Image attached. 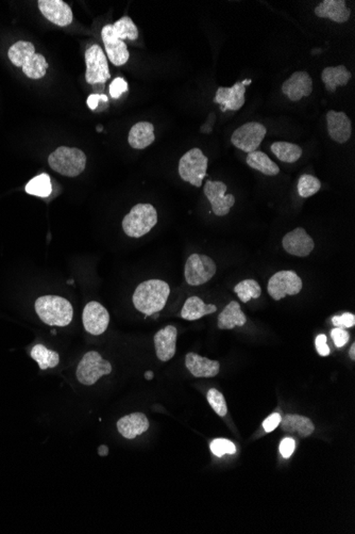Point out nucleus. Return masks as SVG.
Returning a JSON list of instances; mask_svg holds the SVG:
<instances>
[{
	"label": "nucleus",
	"instance_id": "obj_12",
	"mask_svg": "<svg viewBox=\"0 0 355 534\" xmlns=\"http://www.w3.org/2000/svg\"><path fill=\"white\" fill-rule=\"evenodd\" d=\"M82 321L87 333L95 336L102 335L108 329L110 314L100 303L93 301L85 305Z\"/></svg>",
	"mask_w": 355,
	"mask_h": 534
},
{
	"label": "nucleus",
	"instance_id": "obj_14",
	"mask_svg": "<svg viewBox=\"0 0 355 534\" xmlns=\"http://www.w3.org/2000/svg\"><path fill=\"white\" fill-rule=\"evenodd\" d=\"M38 9L50 23L66 27L73 23V11L63 0H38Z\"/></svg>",
	"mask_w": 355,
	"mask_h": 534
},
{
	"label": "nucleus",
	"instance_id": "obj_16",
	"mask_svg": "<svg viewBox=\"0 0 355 534\" xmlns=\"http://www.w3.org/2000/svg\"><path fill=\"white\" fill-rule=\"evenodd\" d=\"M102 36L106 56L110 59L111 63H113L115 67H122L124 64L127 63L130 58L127 44L112 34L110 24L106 25L102 28Z\"/></svg>",
	"mask_w": 355,
	"mask_h": 534
},
{
	"label": "nucleus",
	"instance_id": "obj_6",
	"mask_svg": "<svg viewBox=\"0 0 355 534\" xmlns=\"http://www.w3.org/2000/svg\"><path fill=\"white\" fill-rule=\"evenodd\" d=\"M112 372V365L96 351L85 353L76 370L77 380L83 385L92 386L102 376Z\"/></svg>",
	"mask_w": 355,
	"mask_h": 534
},
{
	"label": "nucleus",
	"instance_id": "obj_1",
	"mask_svg": "<svg viewBox=\"0 0 355 534\" xmlns=\"http://www.w3.org/2000/svg\"><path fill=\"white\" fill-rule=\"evenodd\" d=\"M170 285L161 279L143 281L133 293V304L139 312L146 316L161 312L170 297Z\"/></svg>",
	"mask_w": 355,
	"mask_h": 534
},
{
	"label": "nucleus",
	"instance_id": "obj_42",
	"mask_svg": "<svg viewBox=\"0 0 355 534\" xmlns=\"http://www.w3.org/2000/svg\"><path fill=\"white\" fill-rule=\"evenodd\" d=\"M296 448V442L293 438H286L280 444V452L284 459H290Z\"/></svg>",
	"mask_w": 355,
	"mask_h": 534
},
{
	"label": "nucleus",
	"instance_id": "obj_8",
	"mask_svg": "<svg viewBox=\"0 0 355 534\" xmlns=\"http://www.w3.org/2000/svg\"><path fill=\"white\" fill-rule=\"evenodd\" d=\"M304 283L301 277L292 270L277 272L268 281L269 296L275 301H280L286 296H296L302 290Z\"/></svg>",
	"mask_w": 355,
	"mask_h": 534
},
{
	"label": "nucleus",
	"instance_id": "obj_30",
	"mask_svg": "<svg viewBox=\"0 0 355 534\" xmlns=\"http://www.w3.org/2000/svg\"><path fill=\"white\" fill-rule=\"evenodd\" d=\"M271 151L279 160L286 163L297 162L302 156L301 147L294 143L284 142V141L273 143Z\"/></svg>",
	"mask_w": 355,
	"mask_h": 534
},
{
	"label": "nucleus",
	"instance_id": "obj_7",
	"mask_svg": "<svg viewBox=\"0 0 355 534\" xmlns=\"http://www.w3.org/2000/svg\"><path fill=\"white\" fill-rule=\"evenodd\" d=\"M216 269L212 258L201 254H192L186 260L184 268L186 283L191 286L205 284L216 275Z\"/></svg>",
	"mask_w": 355,
	"mask_h": 534
},
{
	"label": "nucleus",
	"instance_id": "obj_40",
	"mask_svg": "<svg viewBox=\"0 0 355 534\" xmlns=\"http://www.w3.org/2000/svg\"><path fill=\"white\" fill-rule=\"evenodd\" d=\"M127 91L128 83L124 78L117 77V78L114 79V81H112V83H111L110 95L111 97H113L115 100L119 98V97L122 96L124 93L127 92Z\"/></svg>",
	"mask_w": 355,
	"mask_h": 534
},
{
	"label": "nucleus",
	"instance_id": "obj_18",
	"mask_svg": "<svg viewBox=\"0 0 355 534\" xmlns=\"http://www.w3.org/2000/svg\"><path fill=\"white\" fill-rule=\"evenodd\" d=\"M246 87L242 83H236L231 88L220 87L215 95L214 102L222 106V111H238L245 105Z\"/></svg>",
	"mask_w": 355,
	"mask_h": 534
},
{
	"label": "nucleus",
	"instance_id": "obj_31",
	"mask_svg": "<svg viewBox=\"0 0 355 534\" xmlns=\"http://www.w3.org/2000/svg\"><path fill=\"white\" fill-rule=\"evenodd\" d=\"M31 357L38 363L41 370L54 368L60 363L59 354L54 351L49 350L45 345H36L33 347L32 351H31Z\"/></svg>",
	"mask_w": 355,
	"mask_h": 534
},
{
	"label": "nucleus",
	"instance_id": "obj_41",
	"mask_svg": "<svg viewBox=\"0 0 355 534\" xmlns=\"http://www.w3.org/2000/svg\"><path fill=\"white\" fill-rule=\"evenodd\" d=\"M332 339L334 341L335 347L343 348L349 343L350 341V335L346 330L339 329V328H335V329L331 331Z\"/></svg>",
	"mask_w": 355,
	"mask_h": 534
},
{
	"label": "nucleus",
	"instance_id": "obj_39",
	"mask_svg": "<svg viewBox=\"0 0 355 534\" xmlns=\"http://www.w3.org/2000/svg\"><path fill=\"white\" fill-rule=\"evenodd\" d=\"M332 323L339 329H350L355 325V316L351 312H343L341 316L332 318Z\"/></svg>",
	"mask_w": 355,
	"mask_h": 534
},
{
	"label": "nucleus",
	"instance_id": "obj_38",
	"mask_svg": "<svg viewBox=\"0 0 355 534\" xmlns=\"http://www.w3.org/2000/svg\"><path fill=\"white\" fill-rule=\"evenodd\" d=\"M211 451L215 454V456L221 458L225 454H234L236 452V445L228 440H224V438H218L215 440L214 442L211 444Z\"/></svg>",
	"mask_w": 355,
	"mask_h": 534
},
{
	"label": "nucleus",
	"instance_id": "obj_44",
	"mask_svg": "<svg viewBox=\"0 0 355 534\" xmlns=\"http://www.w3.org/2000/svg\"><path fill=\"white\" fill-rule=\"evenodd\" d=\"M316 350H317L318 354L320 356H328L330 355V348L327 345V336L325 334H320L317 336V339L315 341Z\"/></svg>",
	"mask_w": 355,
	"mask_h": 534
},
{
	"label": "nucleus",
	"instance_id": "obj_45",
	"mask_svg": "<svg viewBox=\"0 0 355 534\" xmlns=\"http://www.w3.org/2000/svg\"><path fill=\"white\" fill-rule=\"evenodd\" d=\"M100 100H104V102H108V97L106 96V95H100V94H92L89 96V98H87V106H89V108L91 109V110H96L97 107H98V103L100 102Z\"/></svg>",
	"mask_w": 355,
	"mask_h": 534
},
{
	"label": "nucleus",
	"instance_id": "obj_17",
	"mask_svg": "<svg viewBox=\"0 0 355 534\" xmlns=\"http://www.w3.org/2000/svg\"><path fill=\"white\" fill-rule=\"evenodd\" d=\"M327 123L328 133L333 141L339 145L349 141L352 135V124L345 112H336L334 110L328 112Z\"/></svg>",
	"mask_w": 355,
	"mask_h": 534
},
{
	"label": "nucleus",
	"instance_id": "obj_23",
	"mask_svg": "<svg viewBox=\"0 0 355 534\" xmlns=\"http://www.w3.org/2000/svg\"><path fill=\"white\" fill-rule=\"evenodd\" d=\"M154 127L149 122H139L130 129L128 142L132 149H144L154 142Z\"/></svg>",
	"mask_w": 355,
	"mask_h": 534
},
{
	"label": "nucleus",
	"instance_id": "obj_26",
	"mask_svg": "<svg viewBox=\"0 0 355 534\" xmlns=\"http://www.w3.org/2000/svg\"><path fill=\"white\" fill-rule=\"evenodd\" d=\"M217 308L213 304H205L201 298L194 296L188 298L184 303L181 310V317L188 321L201 319L207 314H214Z\"/></svg>",
	"mask_w": 355,
	"mask_h": 534
},
{
	"label": "nucleus",
	"instance_id": "obj_9",
	"mask_svg": "<svg viewBox=\"0 0 355 534\" xmlns=\"http://www.w3.org/2000/svg\"><path fill=\"white\" fill-rule=\"evenodd\" d=\"M267 134L263 124L249 122L238 127L231 137V142L240 151L247 154L257 151Z\"/></svg>",
	"mask_w": 355,
	"mask_h": 534
},
{
	"label": "nucleus",
	"instance_id": "obj_29",
	"mask_svg": "<svg viewBox=\"0 0 355 534\" xmlns=\"http://www.w3.org/2000/svg\"><path fill=\"white\" fill-rule=\"evenodd\" d=\"M23 72L31 79L43 78L46 75L48 63L46 58L41 54H31L27 56L23 64Z\"/></svg>",
	"mask_w": 355,
	"mask_h": 534
},
{
	"label": "nucleus",
	"instance_id": "obj_10",
	"mask_svg": "<svg viewBox=\"0 0 355 534\" xmlns=\"http://www.w3.org/2000/svg\"><path fill=\"white\" fill-rule=\"evenodd\" d=\"M85 63H87L85 81L87 83L93 85L97 83H104L111 78L108 59L100 46H91L85 52Z\"/></svg>",
	"mask_w": 355,
	"mask_h": 534
},
{
	"label": "nucleus",
	"instance_id": "obj_35",
	"mask_svg": "<svg viewBox=\"0 0 355 534\" xmlns=\"http://www.w3.org/2000/svg\"><path fill=\"white\" fill-rule=\"evenodd\" d=\"M234 292L242 302H249L252 299H257L261 297L262 289L259 283L254 279H245L240 281L234 287Z\"/></svg>",
	"mask_w": 355,
	"mask_h": 534
},
{
	"label": "nucleus",
	"instance_id": "obj_11",
	"mask_svg": "<svg viewBox=\"0 0 355 534\" xmlns=\"http://www.w3.org/2000/svg\"><path fill=\"white\" fill-rule=\"evenodd\" d=\"M203 191L212 206L213 213L218 217L228 215L231 209L236 204L234 195L226 194L227 184L222 182L207 180L205 182Z\"/></svg>",
	"mask_w": 355,
	"mask_h": 534
},
{
	"label": "nucleus",
	"instance_id": "obj_19",
	"mask_svg": "<svg viewBox=\"0 0 355 534\" xmlns=\"http://www.w3.org/2000/svg\"><path fill=\"white\" fill-rule=\"evenodd\" d=\"M176 328L172 325L165 326L154 335V347L157 356L161 362H168L176 354Z\"/></svg>",
	"mask_w": 355,
	"mask_h": 534
},
{
	"label": "nucleus",
	"instance_id": "obj_34",
	"mask_svg": "<svg viewBox=\"0 0 355 534\" xmlns=\"http://www.w3.org/2000/svg\"><path fill=\"white\" fill-rule=\"evenodd\" d=\"M31 54H36V47L32 43L27 42V41H19L13 44L8 52L10 61L12 62L17 67H23L27 56Z\"/></svg>",
	"mask_w": 355,
	"mask_h": 534
},
{
	"label": "nucleus",
	"instance_id": "obj_48",
	"mask_svg": "<svg viewBox=\"0 0 355 534\" xmlns=\"http://www.w3.org/2000/svg\"><path fill=\"white\" fill-rule=\"evenodd\" d=\"M242 83L246 87V85H250V83H251V81H250V79H246V81H242Z\"/></svg>",
	"mask_w": 355,
	"mask_h": 534
},
{
	"label": "nucleus",
	"instance_id": "obj_27",
	"mask_svg": "<svg viewBox=\"0 0 355 534\" xmlns=\"http://www.w3.org/2000/svg\"><path fill=\"white\" fill-rule=\"evenodd\" d=\"M321 79L329 92L334 93L337 87L348 85L351 79V73L343 65L335 67H325L321 73Z\"/></svg>",
	"mask_w": 355,
	"mask_h": 534
},
{
	"label": "nucleus",
	"instance_id": "obj_28",
	"mask_svg": "<svg viewBox=\"0 0 355 534\" xmlns=\"http://www.w3.org/2000/svg\"><path fill=\"white\" fill-rule=\"evenodd\" d=\"M246 162L250 168L259 171L264 175L275 176L280 173L278 164L273 162L264 151H254L249 153L246 158Z\"/></svg>",
	"mask_w": 355,
	"mask_h": 534
},
{
	"label": "nucleus",
	"instance_id": "obj_22",
	"mask_svg": "<svg viewBox=\"0 0 355 534\" xmlns=\"http://www.w3.org/2000/svg\"><path fill=\"white\" fill-rule=\"evenodd\" d=\"M314 12L316 17L331 19L337 24L346 23L351 14L345 0H323L315 8Z\"/></svg>",
	"mask_w": 355,
	"mask_h": 534
},
{
	"label": "nucleus",
	"instance_id": "obj_21",
	"mask_svg": "<svg viewBox=\"0 0 355 534\" xmlns=\"http://www.w3.org/2000/svg\"><path fill=\"white\" fill-rule=\"evenodd\" d=\"M148 429V418L143 413H132L117 421L118 432L127 440H133Z\"/></svg>",
	"mask_w": 355,
	"mask_h": 534
},
{
	"label": "nucleus",
	"instance_id": "obj_3",
	"mask_svg": "<svg viewBox=\"0 0 355 534\" xmlns=\"http://www.w3.org/2000/svg\"><path fill=\"white\" fill-rule=\"evenodd\" d=\"M50 168L61 175L76 178L87 166V156L76 147H60L48 157Z\"/></svg>",
	"mask_w": 355,
	"mask_h": 534
},
{
	"label": "nucleus",
	"instance_id": "obj_4",
	"mask_svg": "<svg viewBox=\"0 0 355 534\" xmlns=\"http://www.w3.org/2000/svg\"><path fill=\"white\" fill-rule=\"evenodd\" d=\"M158 223V213L150 204H137L124 217L123 230L127 236L141 238Z\"/></svg>",
	"mask_w": 355,
	"mask_h": 534
},
{
	"label": "nucleus",
	"instance_id": "obj_20",
	"mask_svg": "<svg viewBox=\"0 0 355 534\" xmlns=\"http://www.w3.org/2000/svg\"><path fill=\"white\" fill-rule=\"evenodd\" d=\"M185 366L195 378H214L220 370L218 361H212L196 353L186 354Z\"/></svg>",
	"mask_w": 355,
	"mask_h": 534
},
{
	"label": "nucleus",
	"instance_id": "obj_46",
	"mask_svg": "<svg viewBox=\"0 0 355 534\" xmlns=\"http://www.w3.org/2000/svg\"><path fill=\"white\" fill-rule=\"evenodd\" d=\"M349 356H350V359H352V361H354L355 359V343H352L350 347V350H349Z\"/></svg>",
	"mask_w": 355,
	"mask_h": 534
},
{
	"label": "nucleus",
	"instance_id": "obj_47",
	"mask_svg": "<svg viewBox=\"0 0 355 534\" xmlns=\"http://www.w3.org/2000/svg\"><path fill=\"white\" fill-rule=\"evenodd\" d=\"M145 376H146L147 380H151V378H153V372H147L146 374H145Z\"/></svg>",
	"mask_w": 355,
	"mask_h": 534
},
{
	"label": "nucleus",
	"instance_id": "obj_15",
	"mask_svg": "<svg viewBox=\"0 0 355 534\" xmlns=\"http://www.w3.org/2000/svg\"><path fill=\"white\" fill-rule=\"evenodd\" d=\"M283 94L293 102H298L313 92V81L306 72H295L282 85Z\"/></svg>",
	"mask_w": 355,
	"mask_h": 534
},
{
	"label": "nucleus",
	"instance_id": "obj_43",
	"mask_svg": "<svg viewBox=\"0 0 355 534\" xmlns=\"http://www.w3.org/2000/svg\"><path fill=\"white\" fill-rule=\"evenodd\" d=\"M281 415L278 413L273 414L268 418H266L263 423L264 430L267 433L273 432L275 429L278 428L279 425L281 423Z\"/></svg>",
	"mask_w": 355,
	"mask_h": 534
},
{
	"label": "nucleus",
	"instance_id": "obj_2",
	"mask_svg": "<svg viewBox=\"0 0 355 534\" xmlns=\"http://www.w3.org/2000/svg\"><path fill=\"white\" fill-rule=\"evenodd\" d=\"M36 312L44 323L50 326H66L73 317V305L59 296H43L36 301Z\"/></svg>",
	"mask_w": 355,
	"mask_h": 534
},
{
	"label": "nucleus",
	"instance_id": "obj_36",
	"mask_svg": "<svg viewBox=\"0 0 355 534\" xmlns=\"http://www.w3.org/2000/svg\"><path fill=\"white\" fill-rule=\"evenodd\" d=\"M320 188H321V182L315 176L304 174L299 178L297 189H298L299 195L304 199L315 195L319 191Z\"/></svg>",
	"mask_w": 355,
	"mask_h": 534
},
{
	"label": "nucleus",
	"instance_id": "obj_5",
	"mask_svg": "<svg viewBox=\"0 0 355 534\" xmlns=\"http://www.w3.org/2000/svg\"><path fill=\"white\" fill-rule=\"evenodd\" d=\"M209 159L201 149H192L183 155L179 161V175L184 182H190L194 187H201L207 176Z\"/></svg>",
	"mask_w": 355,
	"mask_h": 534
},
{
	"label": "nucleus",
	"instance_id": "obj_25",
	"mask_svg": "<svg viewBox=\"0 0 355 534\" xmlns=\"http://www.w3.org/2000/svg\"><path fill=\"white\" fill-rule=\"evenodd\" d=\"M281 428L284 432L298 433L301 438H308L315 431L313 421L308 417L290 414L281 419Z\"/></svg>",
	"mask_w": 355,
	"mask_h": 534
},
{
	"label": "nucleus",
	"instance_id": "obj_33",
	"mask_svg": "<svg viewBox=\"0 0 355 534\" xmlns=\"http://www.w3.org/2000/svg\"><path fill=\"white\" fill-rule=\"evenodd\" d=\"M25 190H26L27 193L31 194V195L48 197L52 192V184L49 175L46 173H43V174L36 176L27 184Z\"/></svg>",
	"mask_w": 355,
	"mask_h": 534
},
{
	"label": "nucleus",
	"instance_id": "obj_37",
	"mask_svg": "<svg viewBox=\"0 0 355 534\" xmlns=\"http://www.w3.org/2000/svg\"><path fill=\"white\" fill-rule=\"evenodd\" d=\"M207 402L211 405L215 413L220 417H225L228 413V407H227L226 399L224 395L221 394L216 388H211L207 394Z\"/></svg>",
	"mask_w": 355,
	"mask_h": 534
},
{
	"label": "nucleus",
	"instance_id": "obj_13",
	"mask_svg": "<svg viewBox=\"0 0 355 534\" xmlns=\"http://www.w3.org/2000/svg\"><path fill=\"white\" fill-rule=\"evenodd\" d=\"M282 246L287 253L297 257H306L315 248V242L302 227H297L285 235Z\"/></svg>",
	"mask_w": 355,
	"mask_h": 534
},
{
	"label": "nucleus",
	"instance_id": "obj_24",
	"mask_svg": "<svg viewBox=\"0 0 355 534\" xmlns=\"http://www.w3.org/2000/svg\"><path fill=\"white\" fill-rule=\"evenodd\" d=\"M246 322H247V317L242 312L240 303L232 301L219 314L217 324L219 330H233L236 326L245 325Z\"/></svg>",
	"mask_w": 355,
	"mask_h": 534
},
{
	"label": "nucleus",
	"instance_id": "obj_32",
	"mask_svg": "<svg viewBox=\"0 0 355 534\" xmlns=\"http://www.w3.org/2000/svg\"><path fill=\"white\" fill-rule=\"evenodd\" d=\"M112 34L119 40L135 41L139 38V29L129 17H124L111 25Z\"/></svg>",
	"mask_w": 355,
	"mask_h": 534
}]
</instances>
